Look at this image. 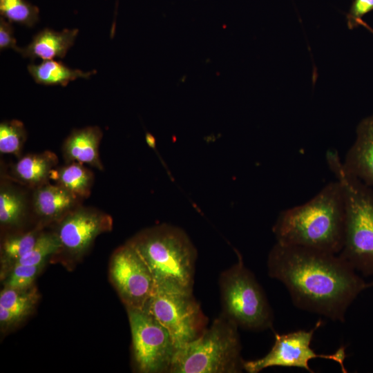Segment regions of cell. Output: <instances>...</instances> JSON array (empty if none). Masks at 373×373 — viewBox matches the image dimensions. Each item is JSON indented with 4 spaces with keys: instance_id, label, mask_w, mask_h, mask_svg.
Instances as JSON below:
<instances>
[{
    "instance_id": "484cf974",
    "label": "cell",
    "mask_w": 373,
    "mask_h": 373,
    "mask_svg": "<svg viewBox=\"0 0 373 373\" xmlns=\"http://www.w3.org/2000/svg\"><path fill=\"white\" fill-rule=\"evenodd\" d=\"M373 10V0H354L346 15L350 30L357 28L364 15Z\"/></svg>"
},
{
    "instance_id": "603a6c76",
    "label": "cell",
    "mask_w": 373,
    "mask_h": 373,
    "mask_svg": "<svg viewBox=\"0 0 373 373\" xmlns=\"http://www.w3.org/2000/svg\"><path fill=\"white\" fill-rule=\"evenodd\" d=\"M61 248L60 241L55 232L41 233L33 247L15 266L36 265L46 262L48 258L60 251Z\"/></svg>"
},
{
    "instance_id": "3957f363",
    "label": "cell",
    "mask_w": 373,
    "mask_h": 373,
    "mask_svg": "<svg viewBox=\"0 0 373 373\" xmlns=\"http://www.w3.org/2000/svg\"><path fill=\"white\" fill-rule=\"evenodd\" d=\"M326 161L344 195V240L338 255L356 271L373 276V190L345 171L336 150L327 151Z\"/></svg>"
},
{
    "instance_id": "f546056e",
    "label": "cell",
    "mask_w": 373,
    "mask_h": 373,
    "mask_svg": "<svg viewBox=\"0 0 373 373\" xmlns=\"http://www.w3.org/2000/svg\"><path fill=\"white\" fill-rule=\"evenodd\" d=\"M360 26H363V27L366 28L370 32L373 34V29L363 20L361 21Z\"/></svg>"
},
{
    "instance_id": "6da1fadb",
    "label": "cell",
    "mask_w": 373,
    "mask_h": 373,
    "mask_svg": "<svg viewBox=\"0 0 373 373\" xmlns=\"http://www.w3.org/2000/svg\"><path fill=\"white\" fill-rule=\"evenodd\" d=\"M267 271L296 307L334 321L344 322L350 305L373 287L338 254L278 242L269 253Z\"/></svg>"
},
{
    "instance_id": "52a82bcc",
    "label": "cell",
    "mask_w": 373,
    "mask_h": 373,
    "mask_svg": "<svg viewBox=\"0 0 373 373\" xmlns=\"http://www.w3.org/2000/svg\"><path fill=\"white\" fill-rule=\"evenodd\" d=\"M142 310L168 330L177 349L197 338L206 329L207 318L192 291L155 285Z\"/></svg>"
},
{
    "instance_id": "5b68a950",
    "label": "cell",
    "mask_w": 373,
    "mask_h": 373,
    "mask_svg": "<svg viewBox=\"0 0 373 373\" xmlns=\"http://www.w3.org/2000/svg\"><path fill=\"white\" fill-rule=\"evenodd\" d=\"M238 326L223 314L178 348L169 373H237L243 370Z\"/></svg>"
},
{
    "instance_id": "d4e9b609",
    "label": "cell",
    "mask_w": 373,
    "mask_h": 373,
    "mask_svg": "<svg viewBox=\"0 0 373 373\" xmlns=\"http://www.w3.org/2000/svg\"><path fill=\"white\" fill-rule=\"evenodd\" d=\"M45 265L46 262L36 265L15 266L4 278V287L26 289L32 286L34 280Z\"/></svg>"
},
{
    "instance_id": "7c38bea8",
    "label": "cell",
    "mask_w": 373,
    "mask_h": 373,
    "mask_svg": "<svg viewBox=\"0 0 373 373\" xmlns=\"http://www.w3.org/2000/svg\"><path fill=\"white\" fill-rule=\"evenodd\" d=\"M354 142L346 153L345 171L365 184L373 186V115L362 119L356 128Z\"/></svg>"
},
{
    "instance_id": "ffe728a7",
    "label": "cell",
    "mask_w": 373,
    "mask_h": 373,
    "mask_svg": "<svg viewBox=\"0 0 373 373\" xmlns=\"http://www.w3.org/2000/svg\"><path fill=\"white\" fill-rule=\"evenodd\" d=\"M42 232L39 229L7 236L1 246V276L4 278L35 245Z\"/></svg>"
},
{
    "instance_id": "ac0fdd59",
    "label": "cell",
    "mask_w": 373,
    "mask_h": 373,
    "mask_svg": "<svg viewBox=\"0 0 373 373\" xmlns=\"http://www.w3.org/2000/svg\"><path fill=\"white\" fill-rule=\"evenodd\" d=\"M50 178L57 184L82 199L90 194L94 176L93 172L83 164L73 162L54 169Z\"/></svg>"
},
{
    "instance_id": "7a4b0ae2",
    "label": "cell",
    "mask_w": 373,
    "mask_h": 373,
    "mask_svg": "<svg viewBox=\"0 0 373 373\" xmlns=\"http://www.w3.org/2000/svg\"><path fill=\"white\" fill-rule=\"evenodd\" d=\"M345 218L343 188L336 180L309 201L283 211L272 231L278 243L338 254Z\"/></svg>"
},
{
    "instance_id": "8fae6325",
    "label": "cell",
    "mask_w": 373,
    "mask_h": 373,
    "mask_svg": "<svg viewBox=\"0 0 373 373\" xmlns=\"http://www.w3.org/2000/svg\"><path fill=\"white\" fill-rule=\"evenodd\" d=\"M112 218L97 209L78 206L61 220L55 232L60 241L61 251L79 257L101 233L108 231Z\"/></svg>"
},
{
    "instance_id": "7402d4cb",
    "label": "cell",
    "mask_w": 373,
    "mask_h": 373,
    "mask_svg": "<svg viewBox=\"0 0 373 373\" xmlns=\"http://www.w3.org/2000/svg\"><path fill=\"white\" fill-rule=\"evenodd\" d=\"M26 137V128L21 121L2 122L0 124V152L20 157Z\"/></svg>"
},
{
    "instance_id": "5bb4252c",
    "label": "cell",
    "mask_w": 373,
    "mask_h": 373,
    "mask_svg": "<svg viewBox=\"0 0 373 373\" xmlns=\"http://www.w3.org/2000/svg\"><path fill=\"white\" fill-rule=\"evenodd\" d=\"M102 136V130L96 126L73 130L66 138L62 146L66 163L77 162L87 164L102 171L104 167L99 153Z\"/></svg>"
},
{
    "instance_id": "4316f807",
    "label": "cell",
    "mask_w": 373,
    "mask_h": 373,
    "mask_svg": "<svg viewBox=\"0 0 373 373\" xmlns=\"http://www.w3.org/2000/svg\"><path fill=\"white\" fill-rule=\"evenodd\" d=\"M7 48H12L19 52L21 48L17 46L12 27L1 18L0 21V49Z\"/></svg>"
},
{
    "instance_id": "cb8c5ba5",
    "label": "cell",
    "mask_w": 373,
    "mask_h": 373,
    "mask_svg": "<svg viewBox=\"0 0 373 373\" xmlns=\"http://www.w3.org/2000/svg\"><path fill=\"white\" fill-rule=\"evenodd\" d=\"M1 15L10 21L32 26L38 19L36 8L24 0H0Z\"/></svg>"
},
{
    "instance_id": "30bf717a",
    "label": "cell",
    "mask_w": 373,
    "mask_h": 373,
    "mask_svg": "<svg viewBox=\"0 0 373 373\" xmlns=\"http://www.w3.org/2000/svg\"><path fill=\"white\" fill-rule=\"evenodd\" d=\"M110 276L126 308L144 309L155 282L145 261L129 242L113 254Z\"/></svg>"
},
{
    "instance_id": "83f0119b",
    "label": "cell",
    "mask_w": 373,
    "mask_h": 373,
    "mask_svg": "<svg viewBox=\"0 0 373 373\" xmlns=\"http://www.w3.org/2000/svg\"><path fill=\"white\" fill-rule=\"evenodd\" d=\"M22 321L18 316L5 307H0V324L3 329H7Z\"/></svg>"
},
{
    "instance_id": "e0dca14e",
    "label": "cell",
    "mask_w": 373,
    "mask_h": 373,
    "mask_svg": "<svg viewBox=\"0 0 373 373\" xmlns=\"http://www.w3.org/2000/svg\"><path fill=\"white\" fill-rule=\"evenodd\" d=\"M28 70L35 82L39 84L66 86L70 82L82 77L88 79L96 70L84 72L79 69L68 68L61 61L44 60L39 64H31Z\"/></svg>"
},
{
    "instance_id": "9a60e30c",
    "label": "cell",
    "mask_w": 373,
    "mask_h": 373,
    "mask_svg": "<svg viewBox=\"0 0 373 373\" xmlns=\"http://www.w3.org/2000/svg\"><path fill=\"white\" fill-rule=\"evenodd\" d=\"M78 32V29L55 31L44 28L32 37L28 46L21 48L19 53L26 58L44 61L64 58L74 44Z\"/></svg>"
},
{
    "instance_id": "9c48e42d",
    "label": "cell",
    "mask_w": 373,
    "mask_h": 373,
    "mask_svg": "<svg viewBox=\"0 0 373 373\" xmlns=\"http://www.w3.org/2000/svg\"><path fill=\"white\" fill-rule=\"evenodd\" d=\"M318 321L310 330H297L287 334H275L274 343L270 351L263 357L251 361L243 360V370L249 373H258L271 367H299L309 372H314L309 361L321 358L336 362L342 372L346 373L344 365L345 350L341 347L333 354H325L315 352L311 342L315 331L321 326Z\"/></svg>"
},
{
    "instance_id": "f1b7e54d",
    "label": "cell",
    "mask_w": 373,
    "mask_h": 373,
    "mask_svg": "<svg viewBox=\"0 0 373 373\" xmlns=\"http://www.w3.org/2000/svg\"><path fill=\"white\" fill-rule=\"evenodd\" d=\"M146 140L149 145L153 147L155 146V140H154V137L151 134L146 133Z\"/></svg>"
},
{
    "instance_id": "4fadbf2b",
    "label": "cell",
    "mask_w": 373,
    "mask_h": 373,
    "mask_svg": "<svg viewBox=\"0 0 373 373\" xmlns=\"http://www.w3.org/2000/svg\"><path fill=\"white\" fill-rule=\"evenodd\" d=\"M79 198L61 186L48 182L34 189L32 204L43 220H59L79 206Z\"/></svg>"
},
{
    "instance_id": "2e32d148",
    "label": "cell",
    "mask_w": 373,
    "mask_h": 373,
    "mask_svg": "<svg viewBox=\"0 0 373 373\" xmlns=\"http://www.w3.org/2000/svg\"><path fill=\"white\" fill-rule=\"evenodd\" d=\"M57 162V155L49 151L27 154L12 165V177L19 183L35 189L47 182Z\"/></svg>"
},
{
    "instance_id": "277c9868",
    "label": "cell",
    "mask_w": 373,
    "mask_h": 373,
    "mask_svg": "<svg viewBox=\"0 0 373 373\" xmlns=\"http://www.w3.org/2000/svg\"><path fill=\"white\" fill-rule=\"evenodd\" d=\"M129 242L149 267L155 286L192 291L197 251L183 230L158 225L141 231Z\"/></svg>"
},
{
    "instance_id": "44dd1931",
    "label": "cell",
    "mask_w": 373,
    "mask_h": 373,
    "mask_svg": "<svg viewBox=\"0 0 373 373\" xmlns=\"http://www.w3.org/2000/svg\"><path fill=\"white\" fill-rule=\"evenodd\" d=\"M38 299V292L33 285L26 289L4 287L0 294V307H5L23 320L34 309Z\"/></svg>"
},
{
    "instance_id": "ba28073f",
    "label": "cell",
    "mask_w": 373,
    "mask_h": 373,
    "mask_svg": "<svg viewBox=\"0 0 373 373\" xmlns=\"http://www.w3.org/2000/svg\"><path fill=\"white\" fill-rule=\"evenodd\" d=\"M135 366L143 373L169 372L177 350L168 330L142 309L126 307Z\"/></svg>"
},
{
    "instance_id": "d6986e66",
    "label": "cell",
    "mask_w": 373,
    "mask_h": 373,
    "mask_svg": "<svg viewBox=\"0 0 373 373\" xmlns=\"http://www.w3.org/2000/svg\"><path fill=\"white\" fill-rule=\"evenodd\" d=\"M28 201L26 193L19 188L6 182L0 187V223L1 226L15 227L21 224L26 214Z\"/></svg>"
},
{
    "instance_id": "8992f818",
    "label": "cell",
    "mask_w": 373,
    "mask_h": 373,
    "mask_svg": "<svg viewBox=\"0 0 373 373\" xmlns=\"http://www.w3.org/2000/svg\"><path fill=\"white\" fill-rule=\"evenodd\" d=\"M238 261L220 276L222 313L238 327L262 331L273 325L274 314L254 274L238 253Z\"/></svg>"
}]
</instances>
